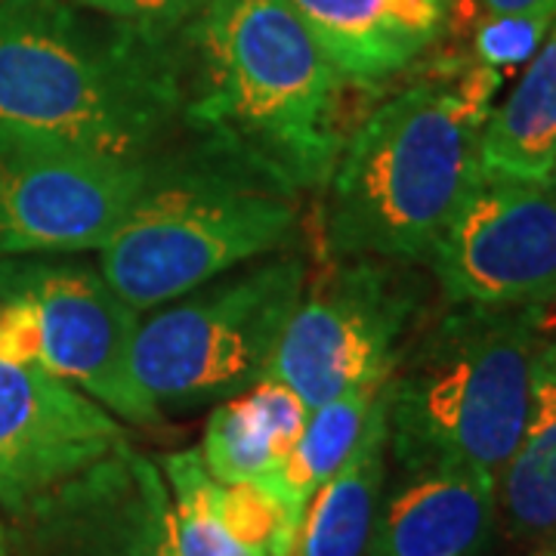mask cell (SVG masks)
Wrapping results in <instances>:
<instances>
[{
    "instance_id": "obj_26",
    "label": "cell",
    "mask_w": 556,
    "mask_h": 556,
    "mask_svg": "<svg viewBox=\"0 0 556 556\" xmlns=\"http://www.w3.org/2000/svg\"><path fill=\"white\" fill-rule=\"evenodd\" d=\"M538 556H556V554H538Z\"/></svg>"
},
{
    "instance_id": "obj_13",
    "label": "cell",
    "mask_w": 556,
    "mask_h": 556,
    "mask_svg": "<svg viewBox=\"0 0 556 556\" xmlns=\"http://www.w3.org/2000/svg\"><path fill=\"white\" fill-rule=\"evenodd\" d=\"M346 84L378 87L437 43L455 0H288Z\"/></svg>"
},
{
    "instance_id": "obj_5",
    "label": "cell",
    "mask_w": 556,
    "mask_h": 556,
    "mask_svg": "<svg viewBox=\"0 0 556 556\" xmlns=\"http://www.w3.org/2000/svg\"><path fill=\"white\" fill-rule=\"evenodd\" d=\"M541 343L538 306H455L439 318L387 380L399 464H457L497 482L526 433Z\"/></svg>"
},
{
    "instance_id": "obj_23",
    "label": "cell",
    "mask_w": 556,
    "mask_h": 556,
    "mask_svg": "<svg viewBox=\"0 0 556 556\" xmlns=\"http://www.w3.org/2000/svg\"><path fill=\"white\" fill-rule=\"evenodd\" d=\"M489 16H507V13H547L556 16V0H477Z\"/></svg>"
},
{
    "instance_id": "obj_9",
    "label": "cell",
    "mask_w": 556,
    "mask_h": 556,
    "mask_svg": "<svg viewBox=\"0 0 556 556\" xmlns=\"http://www.w3.org/2000/svg\"><path fill=\"white\" fill-rule=\"evenodd\" d=\"M427 260L455 306L522 309L554 303V189L485 170Z\"/></svg>"
},
{
    "instance_id": "obj_22",
    "label": "cell",
    "mask_w": 556,
    "mask_h": 556,
    "mask_svg": "<svg viewBox=\"0 0 556 556\" xmlns=\"http://www.w3.org/2000/svg\"><path fill=\"white\" fill-rule=\"evenodd\" d=\"M68 3L115 22H127L161 38H170L195 10L199 0H68Z\"/></svg>"
},
{
    "instance_id": "obj_11",
    "label": "cell",
    "mask_w": 556,
    "mask_h": 556,
    "mask_svg": "<svg viewBox=\"0 0 556 556\" xmlns=\"http://www.w3.org/2000/svg\"><path fill=\"white\" fill-rule=\"evenodd\" d=\"M10 556H179L161 467L130 442L13 514Z\"/></svg>"
},
{
    "instance_id": "obj_6",
    "label": "cell",
    "mask_w": 556,
    "mask_h": 556,
    "mask_svg": "<svg viewBox=\"0 0 556 556\" xmlns=\"http://www.w3.org/2000/svg\"><path fill=\"white\" fill-rule=\"evenodd\" d=\"M306 260L266 254L139 316L134 375L159 408H192L248 390L294 316Z\"/></svg>"
},
{
    "instance_id": "obj_21",
    "label": "cell",
    "mask_w": 556,
    "mask_h": 556,
    "mask_svg": "<svg viewBox=\"0 0 556 556\" xmlns=\"http://www.w3.org/2000/svg\"><path fill=\"white\" fill-rule=\"evenodd\" d=\"M556 16L547 13H507V16H485L473 31V53L479 65L495 72H510L532 62L547 31L554 28Z\"/></svg>"
},
{
    "instance_id": "obj_20",
    "label": "cell",
    "mask_w": 556,
    "mask_h": 556,
    "mask_svg": "<svg viewBox=\"0 0 556 556\" xmlns=\"http://www.w3.org/2000/svg\"><path fill=\"white\" fill-rule=\"evenodd\" d=\"M170 507L179 556H269L229 532L219 514V482L204 467L199 448H182L159 464Z\"/></svg>"
},
{
    "instance_id": "obj_15",
    "label": "cell",
    "mask_w": 556,
    "mask_h": 556,
    "mask_svg": "<svg viewBox=\"0 0 556 556\" xmlns=\"http://www.w3.org/2000/svg\"><path fill=\"white\" fill-rule=\"evenodd\" d=\"M390 452L387 383L368 415L356 448L334 477L309 497L298 529L294 556H365L380 514Z\"/></svg>"
},
{
    "instance_id": "obj_4",
    "label": "cell",
    "mask_w": 556,
    "mask_h": 556,
    "mask_svg": "<svg viewBox=\"0 0 556 556\" xmlns=\"http://www.w3.org/2000/svg\"><path fill=\"white\" fill-rule=\"evenodd\" d=\"M300 192L217 142L164 152L149 182L100 248V273L137 313L199 288L294 236Z\"/></svg>"
},
{
    "instance_id": "obj_18",
    "label": "cell",
    "mask_w": 556,
    "mask_h": 556,
    "mask_svg": "<svg viewBox=\"0 0 556 556\" xmlns=\"http://www.w3.org/2000/svg\"><path fill=\"white\" fill-rule=\"evenodd\" d=\"M556 159V22L514 93L482 130V167L489 174L547 182Z\"/></svg>"
},
{
    "instance_id": "obj_1",
    "label": "cell",
    "mask_w": 556,
    "mask_h": 556,
    "mask_svg": "<svg viewBox=\"0 0 556 556\" xmlns=\"http://www.w3.org/2000/svg\"><path fill=\"white\" fill-rule=\"evenodd\" d=\"M182 124L170 38L68 0H0V149L149 164Z\"/></svg>"
},
{
    "instance_id": "obj_12",
    "label": "cell",
    "mask_w": 556,
    "mask_h": 556,
    "mask_svg": "<svg viewBox=\"0 0 556 556\" xmlns=\"http://www.w3.org/2000/svg\"><path fill=\"white\" fill-rule=\"evenodd\" d=\"M127 442L100 402L35 362L0 356V504L16 514Z\"/></svg>"
},
{
    "instance_id": "obj_3",
    "label": "cell",
    "mask_w": 556,
    "mask_h": 556,
    "mask_svg": "<svg viewBox=\"0 0 556 556\" xmlns=\"http://www.w3.org/2000/svg\"><path fill=\"white\" fill-rule=\"evenodd\" d=\"M501 80L479 62L455 78L424 80L380 102L343 139L321 214L331 257H430L485 174L482 130Z\"/></svg>"
},
{
    "instance_id": "obj_19",
    "label": "cell",
    "mask_w": 556,
    "mask_h": 556,
    "mask_svg": "<svg viewBox=\"0 0 556 556\" xmlns=\"http://www.w3.org/2000/svg\"><path fill=\"white\" fill-rule=\"evenodd\" d=\"M387 380L365 383L353 393H343L325 405L309 408L306 427L294 442V448L278 464L276 473L260 479L281 497V504L288 507L291 517L303 519L309 497L338 473L343 460L356 448L358 437H362Z\"/></svg>"
},
{
    "instance_id": "obj_17",
    "label": "cell",
    "mask_w": 556,
    "mask_h": 556,
    "mask_svg": "<svg viewBox=\"0 0 556 556\" xmlns=\"http://www.w3.org/2000/svg\"><path fill=\"white\" fill-rule=\"evenodd\" d=\"M495 514L517 541H556V338L551 334L538 350L526 433L495 482Z\"/></svg>"
},
{
    "instance_id": "obj_25",
    "label": "cell",
    "mask_w": 556,
    "mask_h": 556,
    "mask_svg": "<svg viewBox=\"0 0 556 556\" xmlns=\"http://www.w3.org/2000/svg\"><path fill=\"white\" fill-rule=\"evenodd\" d=\"M547 186L554 189V195H556V159H554V170H551V179H547Z\"/></svg>"
},
{
    "instance_id": "obj_7",
    "label": "cell",
    "mask_w": 556,
    "mask_h": 556,
    "mask_svg": "<svg viewBox=\"0 0 556 556\" xmlns=\"http://www.w3.org/2000/svg\"><path fill=\"white\" fill-rule=\"evenodd\" d=\"M417 285L399 260L334 257L303 288L263 378L288 383L309 408L393 375L412 328Z\"/></svg>"
},
{
    "instance_id": "obj_8",
    "label": "cell",
    "mask_w": 556,
    "mask_h": 556,
    "mask_svg": "<svg viewBox=\"0 0 556 556\" xmlns=\"http://www.w3.org/2000/svg\"><path fill=\"white\" fill-rule=\"evenodd\" d=\"M0 294L22 298L38 321V365L105 412L161 427L164 412L134 375L139 316L97 266L53 257L0 260Z\"/></svg>"
},
{
    "instance_id": "obj_24",
    "label": "cell",
    "mask_w": 556,
    "mask_h": 556,
    "mask_svg": "<svg viewBox=\"0 0 556 556\" xmlns=\"http://www.w3.org/2000/svg\"><path fill=\"white\" fill-rule=\"evenodd\" d=\"M0 556H10V535H7L3 519H0Z\"/></svg>"
},
{
    "instance_id": "obj_16",
    "label": "cell",
    "mask_w": 556,
    "mask_h": 556,
    "mask_svg": "<svg viewBox=\"0 0 556 556\" xmlns=\"http://www.w3.org/2000/svg\"><path fill=\"white\" fill-rule=\"evenodd\" d=\"M309 405L276 378H260L211 412L201 442L207 473L219 485L276 473L306 427Z\"/></svg>"
},
{
    "instance_id": "obj_14",
    "label": "cell",
    "mask_w": 556,
    "mask_h": 556,
    "mask_svg": "<svg viewBox=\"0 0 556 556\" xmlns=\"http://www.w3.org/2000/svg\"><path fill=\"white\" fill-rule=\"evenodd\" d=\"M412 477L378 514L365 556H470L495 522V479L439 464Z\"/></svg>"
},
{
    "instance_id": "obj_10",
    "label": "cell",
    "mask_w": 556,
    "mask_h": 556,
    "mask_svg": "<svg viewBox=\"0 0 556 556\" xmlns=\"http://www.w3.org/2000/svg\"><path fill=\"white\" fill-rule=\"evenodd\" d=\"M149 164L0 149V260L100 251L149 182Z\"/></svg>"
},
{
    "instance_id": "obj_2",
    "label": "cell",
    "mask_w": 556,
    "mask_h": 556,
    "mask_svg": "<svg viewBox=\"0 0 556 556\" xmlns=\"http://www.w3.org/2000/svg\"><path fill=\"white\" fill-rule=\"evenodd\" d=\"M182 124L294 192L325 189L343 149L338 68L288 0H199L170 35Z\"/></svg>"
}]
</instances>
